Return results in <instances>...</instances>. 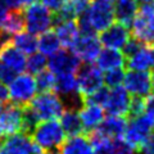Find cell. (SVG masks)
Masks as SVG:
<instances>
[{
  "label": "cell",
  "mask_w": 154,
  "mask_h": 154,
  "mask_svg": "<svg viewBox=\"0 0 154 154\" xmlns=\"http://www.w3.org/2000/svg\"><path fill=\"white\" fill-rule=\"evenodd\" d=\"M66 108L67 107L64 100L57 93H53V91L40 93L27 105L28 112L32 114V117L37 122L60 118Z\"/></svg>",
  "instance_id": "cell-1"
},
{
  "label": "cell",
  "mask_w": 154,
  "mask_h": 154,
  "mask_svg": "<svg viewBox=\"0 0 154 154\" xmlns=\"http://www.w3.org/2000/svg\"><path fill=\"white\" fill-rule=\"evenodd\" d=\"M66 131L57 119L38 122L32 130L30 136L42 150L57 152L66 140Z\"/></svg>",
  "instance_id": "cell-2"
},
{
  "label": "cell",
  "mask_w": 154,
  "mask_h": 154,
  "mask_svg": "<svg viewBox=\"0 0 154 154\" xmlns=\"http://www.w3.org/2000/svg\"><path fill=\"white\" fill-rule=\"evenodd\" d=\"M9 100L11 103L25 108L36 96L37 85L32 73H18L9 82Z\"/></svg>",
  "instance_id": "cell-3"
},
{
  "label": "cell",
  "mask_w": 154,
  "mask_h": 154,
  "mask_svg": "<svg viewBox=\"0 0 154 154\" xmlns=\"http://www.w3.org/2000/svg\"><path fill=\"white\" fill-rule=\"evenodd\" d=\"M94 32H102L116 21L113 0H94L82 13Z\"/></svg>",
  "instance_id": "cell-4"
},
{
  "label": "cell",
  "mask_w": 154,
  "mask_h": 154,
  "mask_svg": "<svg viewBox=\"0 0 154 154\" xmlns=\"http://www.w3.org/2000/svg\"><path fill=\"white\" fill-rule=\"evenodd\" d=\"M23 14H25V28L33 35H41L49 31L50 27L54 25V14L44 4L33 3L31 5H27L23 11Z\"/></svg>",
  "instance_id": "cell-5"
},
{
  "label": "cell",
  "mask_w": 154,
  "mask_h": 154,
  "mask_svg": "<svg viewBox=\"0 0 154 154\" xmlns=\"http://www.w3.org/2000/svg\"><path fill=\"white\" fill-rule=\"evenodd\" d=\"M134 37L139 38L144 44L154 45V4L144 3L139 8L132 25Z\"/></svg>",
  "instance_id": "cell-6"
},
{
  "label": "cell",
  "mask_w": 154,
  "mask_h": 154,
  "mask_svg": "<svg viewBox=\"0 0 154 154\" xmlns=\"http://www.w3.org/2000/svg\"><path fill=\"white\" fill-rule=\"evenodd\" d=\"M28 134L18 132L0 140V154H45Z\"/></svg>",
  "instance_id": "cell-7"
},
{
  "label": "cell",
  "mask_w": 154,
  "mask_h": 154,
  "mask_svg": "<svg viewBox=\"0 0 154 154\" xmlns=\"http://www.w3.org/2000/svg\"><path fill=\"white\" fill-rule=\"evenodd\" d=\"M25 108L9 103L0 113V140L11 135L23 132Z\"/></svg>",
  "instance_id": "cell-8"
},
{
  "label": "cell",
  "mask_w": 154,
  "mask_h": 154,
  "mask_svg": "<svg viewBox=\"0 0 154 154\" xmlns=\"http://www.w3.org/2000/svg\"><path fill=\"white\" fill-rule=\"evenodd\" d=\"M77 82L79 90L82 99L93 94L94 91L100 89L104 85V75L98 66H93L91 63H85L77 71Z\"/></svg>",
  "instance_id": "cell-9"
},
{
  "label": "cell",
  "mask_w": 154,
  "mask_h": 154,
  "mask_svg": "<svg viewBox=\"0 0 154 154\" xmlns=\"http://www.w3.org/2000/svg\"><path fill=\"white\" fill-rule=\"evenodd\" d=\"M153 130L154 122L145 113H143L140 116L130 118V122H127V127L123 136L132 146L137 149V146L152 134Z\"/></svg>",
  "instance_id": "cell-10"
},
{
  "label": "cell",
  "mask_w": 154,
  "mask_h": 154,
  "mask_svg": "<svg viewBox=\"0 0 154 154\" xmlns=\"http://www.w3.org/2000/svg\"><path fill=\"white\" fill-rule=\"evenodd\" d=\"M123 86L130 95L146 98L153 90L152 86V75L148 71H135L130 69L125 75Z\"/></svg>",
  "instance_id": "cell-11"
},
{
  "label": "cell",
  "mask_w": 154,
  "mask_h": 154,
  "mask_svg": "<svg viewBox=\"0 0 154 154\" xmlns=\"http://www.w3.org/2000/svg\"><path fill=\"white\" fill-rule=\"evenodd\" d=\"M48 67L55 75L62 73H76L81 67V59L75 51L58 50L50 55L48 60Z\"/></svg>",
  "instance_id": "cell-12"
},
{
  "label": "cell",
  "mask_w": 154,
  "mask_h": 154,
  "mask_svg": "<svg viewBox=\"0 0 154 154\" xmlns=\"http://www.w3.org/2000/svg\"><path fill=\"white\" fill-rule=\"evenodd\" d=\"M73 51L77 57L84 63H93L96 60V58L102 51V42L99 37H96L95 33H89V35H82L79 38L73 48Z\"/></svg>",
  "instance_id": "cell-13"
},
{
  "label": "cell",
  "mask_w": 154,
  "mask_h": 154,
  "mask_svg": "<svg viewBox=\"0 0 154 154\" xmlns=\"http://www.w3.org/2000/svg\"><path fill=\"white\" fill-rule=\"evenodd\" d=\"M26 54L21 51L18 48L13 44L12 38L0 45V62L3 64L9 67L16 73H22L26 69L27 59Z\"/></svg>",
  "instance_id": "cell-14"
},
{
  "label": "cell",
  "mask_w": 154,
  "mask_h": 154,
  "mask_svg": "<svg viewBox=\"0 0 154 154\" xmlns=\"http://www.w3.org/2000/svg\"><path fill=\"white\" fill-rule=\"evenodd\" d=\"M99 40L102 45L112 49H123V46L130 40L128 27L122 23H112L109 27L103 30L99 35Z\"/></svg>",
  "instance_id": "cell-15"
},
{
  "label": "cell",
  "mask_w": 154,
  "mask_h": 154,
  "mask_svg": "<svg viewBox=\"0 0 154 154\" xmlns=\"http://www.w3.org/2000/svg\"><path fill=\"white\" fill-rule=\"evenodd\" d=\"M130 103H131L130 93L125 89V86L123 88L122 86H117V88H112V90H109V96L104 108L108 112V114L127 116L130 109Z\"/></svg>",
  "instance_id": "cell-16"
},
{
  "label": "cell",
  "mask_w": 154,
  "mask_h": 154,
  "mask_svg": "<svg viewBox=\"0 0 154 154\" xmlns=\"http://www.w3.org/2000/svg\"><path fill=\"white\" fill-rule=\"evenodd\" d=\"M58 154H96V150L88 135L80 134L64 140L58 149Z\"/></svg>",
  "instance_id": "cell-17"
},
{
  "label": "cell",
  "mask_w": 154,
  "mask_h": 154,
  "mask_svg": "<svg viewBox=\"0 0 154 154\" xmlns=\"http://www.w3.org/2000/svg\"><path fill=\"white\" fill-rule=\"evenodd\" d=\"M55 33L59 37L62 46L67 48V49H73L76 42L79 41V38L81 36L79 23L75 19H68V21L57 23Z\"/></svg>",
  "instance_id": "cell-18"
},
{
  "label": "cell",
  "mask_w": 154,
  "mask_h": 154,
  "mask_svg": "<svg viewBox=\"0 0 154 154\" xmlns=\"http://www.w3.org/2000/svg\"><path fill=\"white\" fill-rule=\"evenodd\" d=\"M81 122L84 126V131L91 132L99 126L104 119V110L103 107L91 103H84L82 107L79 109Z\"/></svg>",
  "instance_id": "cell-19"
},
{
  "label": "cell",
  "mask_w": 154,
  "mask_h": 154,
  "mask_svg": "<svg viewBox=\"0 0 154 154\" xmlns=\"http://www.w3.org/2000/svg\"><path fill=\"white\" fill-rule=\"evenodd\" d=\"M127 127V119L125 116H114L109 114L108 117H104L102 123L95 130H98L100 134L109 139H117L122 137L125 135Z\"/></svg>",
  "instance_id": "cell-20"
},
{
  "label": "cell",
  "mask_w": 154,
  "mask_h": 154,
  "mask_svg": "<svg viewBox=\"0 0 154 154\" xmlns=\"http://www.w3.org/2000/svg\"><path fill=\"white\" fill-rule=\"evenodd\" d=\"M127 67L135 71L154 69V45L143 46L134 55L127 58Z\"/></svg>",
  "instance_id": "cell-21"
},
{
  "label": "cell",
  "mask_w": 154,
  "mask_h": 154,
  "mask_svg": "<svg viewBox=\"0 0 154 154\" xmlns=\"http://www.w3.org/2000/svg\"><path fill=\"white\" fill-rule=\"evenodd\" d=\"M125 62H126V57L123 53L119 51V49H112V48H105L96 58V64L103 72L121 68L125 66Z\"/></svg>",
  "instance_id": "cell-22"
},
{
  "label": "cell",
  "mask_w": 154,
  "mask_h": 154,
  "mask_svg": "<svg viewBox=\"0 0 154 154\" xmlns=\"http://www.w3.org/2000/svg\"><path fill=\"white\" fill-rule=\"evenodd\" d=\"M23 28H25L23 11L22 9H12V11H8L7 17L0 27V33L12 38L16 33L23 31Z\"/></svg>",
  "instance_id": "cell-23"
},
{
  "label": "cell",
  "mask_w": 154,
  "mask_h": 154,
  "mask_svg": "<svg viewBox=\"0 0 154 154\" xmlns=\"http://www.w3.org/2000/svg\"><path fill=\"white\" fill-rule=\"evenodd\" d=\"M139 12L137 0H117L114 4L116 21L130 27Z\"/></svg>",
  "instance_id": "cell-24"
},
{
  "label": "cell",
  "mask_w": 154,
  "mask_h": 154,
  "mask_svg": "<svg viewBox=\"0 0 154 154\" xmlns=\"http://www.w3.org/2000/svg\"><path fill=\"white\" fill-rule=\"evenodd\" d=\"M60 123L66 134L69 136H75V135H80L84 132V126L77 108H66L60 117Z\"/></svg>",
  "instance_id": "cell-25"
},
{
  "label": "cell",
  "mask_w": 154,
  "mask_h": 154,
  "mask_svg": "<svg viewBox=\"0 0 154 154\" xmlns=\"http://www.w3.org/2000/svg\"><path fill=\"white\" fill-rule=\"evenodd\" d=\"M13 44L16 45L21 51H23L25 54H32L38 49V38L36 35H33L31 32H18L12 37Z\"/></svg>",
  "instance_id": "cell-26"
},
{
  "label": "cell",
  "mask_w": 154,
  "mask_h": 154,
  "mask_svg": "<svg viewBox=\"0 0 154 154\" xmlns=\"http://www.w3.org/2000/svg\"><path fill=\"white\" fill-rule=\"evenodd\" d=\"M60 40L55 31H46L38 37V50L45 55H53L60 49Z\"/></svg>",
  "instance_id": "cell-27"
},
{
  "label": "cell",
  "mask_w": 154,
  "mask_h": 154,
  "mask_svg": "<svg viewBox=\"0 0 154 154\" xmlns=\"http://www.w3.org/2000/svg\"><path fill=\"white\" fill-rule=\"evenodd\" d=\"M135 146H132L126 139L117 137L109 141L103 154H135Z\"/></svg>",
  "instance_id": "cell-28"
},
{
  "label": "cell",
  "mask_w": 154,
  "mask_h": 154,
  "mask_svg": "<svg viewBox=\"0 0 154 154\" xmlns=\"http://www.w3.org/2000/svg\"><path fill=\"white\" fill-rule=\"evenodd\" d=\"M35 76H36L35 80H36L37 90H40V93L54 90L55 80H57V75L54 72H51L50 69H44V71L38 72Z\"/></svg>",
  "instance_id": "cell-29"
},
{
  "label": "cell",
  "mask_w": 154,
  "mask_h": 154,
  "mask_svg": "<svg viewBox=\"0 0 154 154\" xmlns=\"http://www.w3.org/2000/svg\"><path fill=\"white\" fill-rule=\"evenodd\" d=\"M48 66V60L45 54H42L41 51L38 53H32L30 54L27 59V64H26V69L32 75H37L38 72L44 71Z\"/></svg>",
  "instance_id": "cell-30"
},
{
  "label": "cell",
  "mask_w": 154,
  "mask_h": 154,
  "mask_svg": "<svg viewBox=\"0 0 154 154\" xmlns=\"http://www.w3.org/2000/svg\"><path fill=\"white\" fill-rule=\"evenodd\" d=\"M125 75L126 73H125V71H123V67L107 71L105 72V75H104V84L110 89L117 88V86H121V84H123Z\"/></svg>",
  "instance_id": "cell-31"
},
{
  "label": "cell",
  "mask_w": 154,
  "mask_h": 154,
  "mask_svg": "<svg viewBox=\"0 0 154 154\" xmlns=\"http://www.w3.org/2000/svg\"><path fill=\"white\" fill-rule=\"evenodd\" d=\"M108 96H109V89L108 86H102L100 89H98L96 91H94L93 94H90L89 96L82 99V104L84 103H91V104H96V105H100V107L104 108L105 103L108 100Z\"/></svg>",
  "instance_id": "cell-32"
},
{
  "label": "cell",
  "mask_w": 154,
  "mask_h": 154,
  "mask_svg": "<svg viewBox=\"0 0 154 154\" xmlns=\"http://www.w3.org/2000/svg\"><path fill=\"white\" fill-rule=\"evenodd\" d=\"M144 109H145V100H144V98H140V96H132L127 116L130 118L136 117V116H140L144 113Z\"/></svg>",
  "instance_id": "cell-33"
},
{
  "label": "cell",
  "mask_w": 154,
  "mask_h": 154,
  "mask_svg": "<svg viewBox=\"0 0 154 154\" xmlns=\"http://www.w3.org/2000/svg\"><path fill=\"white\" fill-rule=\"evenodd\" d=\"M67 5L69 7V9L73 12V14H75L76 18H77L80 14H82L86 11V9L89 8L90 0H68Z\"/></svg>",
  "instance_id": "cell-34"
},
{
  "label": "cell",
  "mask_w": 154,
  "mask_h": 154,
  "mask_svg": "<svg viewBox=\"0 0 154 154\" xmlns=\"http://www.w3.org/2000/svg\"><path fill=\"white\" fill-rule=\"evenodd\" d=\"M144 46V42H141L139 38L134 37V38H130L127 41V44L123 46V54L126 58H130L131 55H134L136 51H139Z\"/></svg>",
  "instance_id": "cell-35"
},
{
  "label": "cell",
  "mask_w": 154,
  "mask_h": 154,
  "mask_svg": "<svg viewBox=\"0 0 154 154\" xmlns=\"http://www.w3.org/2000/svg\"><path fill=\"white\" fill-rule=\"evenodd\" d=\"M139 154H154V130L152 134L137 146Z\"/></svg>",
  "instance_id": "cell-36"
},
{
  "label": "cell",
  "mask_w": 154,
  "mask_h": 154,
  "mask_svg": "<svg viewBox=\"0 0 154 154\" xmlns=\"http://www.w3.org/2000/svg\"><path fill=\"white\" fill-rule=\"evenodd\" d=\"M17 76L16 72H13L9 67H7L5 64H3L0 62V81L4 84H9L11 81Z\"/></svg>",
  "instance_id": "cell-37"
},
{
  "label": "cell",
  "mask_w": 154,
  "mask_h": 154,
  "mask_svg": "<svg viewBox=\"0 0 154 154\" xmlns=\"http://www.w3.org/2000/svg\"><path fill=\"white\" fill-rule=\"evenodd\" d=\"M41 2L48 9H50L53 13H57L68 3V0H41Z\"/></svg>",
  "instance_id": "cell-38"
},
{
  "label": "cell",
  "mask_w": 154,
  "mask_h": 154,
  "mask_svg": "<svg viewBox=\"0 0 154 154\" xmlns=\"http://www.w3.org/2000/svg\"><path fill=\"white\" fill-rule=\"evenodd\" d=\"M144 113L154 122V94L148 95V98L145 99V109H144Z\"/></svg>",
  "instance_id": "cell-39"
},
{
  "label": "cell",
  "mask_w": 154,
  "mask_h": 154,
  "mask_svg": "<svg viewBox=\"0 0 154 154\" xmlns=\"http://www.w3.org/2000/svg\"><path fill=\"white\" fill-rule=\"evenodd\" d=\"M9 100V91L8 88L5 86V84L0 81V103H7Z\"/></svg>",
  "instance_id": "cell-40"
},
{
  "label": "cell",
  "mask_w": 154,
  "mask_h": 154,
  "mask_svg": "<svg viewBox=\"0 0 154 154\" xmlns=\"http://www.w3.org/2000/svg\"><path fill=\"white\" fill-rule=\"evenodd\" d=\"M8 11H9V9H8V8H5L2 3H0V27H2L3 22H4V19H5V17H7Z\"/></svg>",
  "instance_id": "cell-41"
},
{
  "label": "cell",
  "mask_w": 154,
  "mask_h": 154,
  "mask_svg": "<svg viewBox=\"0 0 154 154\" xmlns=\"http://www.w3.org/2000/svg\"><path fill=\"white\" fill-rule=\"evenodd\" d=\"M37 0H18V4L21 8H26L27 5H31V4L36 3Z\"/></svg>",
  "instance_id": "cell-42"
},
{
  "label": "cell",
  "mask_w": 154,
  "mask_h": 154,
  "mask_svg": "<svg viewBox=\"0 0 154 154\" xmlns=\"http://www.w3.org/2000/svg\"><path fill=\"white\" fill-rule=\"evenodd\" d=\"M137 2H139V3H143V4H144V3H152L153 0H137Z\"/></svg>",
  "instance_id": "cell-43"
},
{
  "label": "cell",
  "mask_w": 154,
  "mask_h": 154,
  "mask_svg": "<svg viewBox=\"0 0 154 154\" xmlns=\"http://www.w3.org/2000/svg\"><path fill=\"white\" fill-rule=\"evenodd\" d=\"M152 86H153V90H154V71L152 73Z\"/></svg>",
  "instance_id": "cell-44"
},
{
  "label": "cell",
  "mask_w": 154,
  "mask_h": 154,
  "mask_svg": "<svg viewBox=\"0 0 154 154\" xmlns=\"http://www.w3.org/2000/svg\"><path fill=\"white\" fill-rule=\"evenodd\" d=\"M45 154H58V150L57 152H46Z\"/></svg>",
  "instance_id": "cell-45"
},
{
  "label": "cell",
  "mask_w": 154,
  "mask_h": 154,
  "mask_svg": "<svg viewBox=\"0 0 154 154\" xmlns=\"http://www.w3.org/2000/svg\"><path fill=\"white\" fill-rule=\"evenodd\" d=\"M2 110H3V105H2V103H0V113H2Z\"/></svg>",
  "instance_id": "cell-46"
},
{
  "label": "cell",
  "mask_w": 154,
  "mask_h": 154,
  "mask_svg": "<svg viewBox=\"0 0 154 154\" xmlns=\"http://www.w3.org/2000/svg\"><path fill=\"white\" fill-rule=\"evenodd\" d=\"M116 2H117V0H116Z\"/></svg>",
  "instance_id": "cell-47"
}]
</instances>
